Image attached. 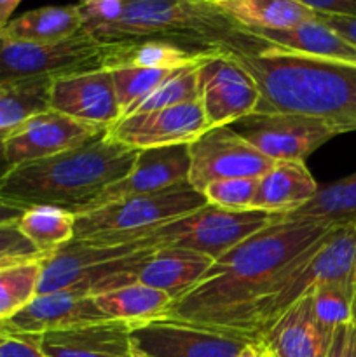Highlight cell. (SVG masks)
<instances>
[{"label":"cell","mask_w":356,"mask_h":357,"mask_svg":"<svg viewBox=\"0 0 356 357\" xmlns=\"http://www.w3.org/2000/svg\"><path fill=\"white\" fill-rule=\"evenodd\" d=\"M318 187L306 162L279 160L257 180L253 209L286 215L311 201Z\"/></svg>","instance_id":"obj_22"},{"label":"cell","mask_w":356,"mask_h":357,"mask_svg":"<svg viewBox=\"0 0 356 357\" xmlns=\"http://www.w3.org/2000/svg\"><path fill=\"white\" fill-rule=\"evenodd\" d=\"M47 255L40 253L23 234L16 223L0 225V267L13 264H21L28 260H38Z\"/></svg>","instance_id":"obj_36"},{"label":"cell","mask_w":356,"mask_h":357,"mask_svg":"<svg viewBox=\"0 0 356 357\" xmlns=\"http://www.w3.org/2000/svg\"><path fill=\"white\" fill-rule=\"evenodd\" d=\"M281 215L257 211H230L206 204L205 208L157 229L161 248H184L206 255L213 261Z\"/></svg>","instance_id":"obj_9"},{"label":"cell","mask_w":356,"mask_h":357,"mask_svg":"<svg viewBox=\"0 0 356 357\" xmlns=\"http://www.w3.org/2000/svg\"><path fill=\"white\" fill-rule=\"evenodd\" d=\"M234 357H272V356L271 352L267 351V347L264 345V342L260 340V337H258L257 340L250 342V344H248L239 354Z\"/></svg>","instance_id":"obj_43"},{"label":"cell","mask_w":356,"mask_h":357,"mask_svg":"<svg viewBox=\"0 0 356 357\" xmlns=\"http://www.w3.org/2000/svg\"><path fill=\"white\" fill-rule=\"evenodd\" d=\"M314 14L356 17V0H297Z\"/></svg>","instance_id":"obj_39"},{"label":"cell","mask_w":356,"mask_h":357,"mask_svg":"<svg viewBox=\"0 0 356 357\" xmlns=\"http://www.w3.org/2000/svg\"><path fill=\"white\" fill-rule=\"evenodd\" d=\"M21 0H0V28L6 26Z\"/></svg>","instance_id":"obj_44"},{"label":"cell","mask_w":356,"mask_h":357,"mask_svg":"<svg viewBox=\"0 0 356 357\" xmlns=\"http://www.w3.org/2000/svg\"><path fill=\"white\" fill-rule=\"evenodd\" d=\"M94 300L108 319L126 321L129 324L164 316L173 302L170 295L140 281L101 293L94 296Z\"/></svg>","instance_id":"obj_28"},{"label":"cell","mask_w":356,"mask_h":357,"mask_svg":"<svg viewBox=\"0 0 356 357\" xmlns=\"http://www.w3.org/2000/svg\"><path fill=\"white\" fill-rule=\"evenodd\" d=\"M52 77L0 82V135L28 117L49 110Z\"/></svg>","instance_id":"obj_29"},{"label":"cell","mask_w":356,"mask_h":357,"mask_svg":"<svg viewBox=\"0 0 356 357\" xmlns=\"http://www.w3.org/2000/svg\"><path fill=\"white\" fill-rule=\"evenodd\" d=\"M206 129L209 128L205 112L199 100H195L175 107L124 115L107 129V135L114 142L138 152L161 146L188 145Z\"/></svg>","instance_id":"obj_15"},{"label":"cell","mask_w":356,"mask_h":357,"mask_svg":"<svg viewBox=\"0 0 356 357\" xmlns=\"http://www.w3.org/2000/svg\"><path fill=\"white\" fill-rule=\"evenodd\" d=\"M199 63H194V65H188V66H184V68L175 70L166 80H163V82H161L159 86L149 94V96L143 98L140 103H136L126 115L138 114V112L157 110V108L175 107V105L188 103V101L198 100V65ZM122 117H124V115H122Z\"/></svg>","instance_id":"obj_33"},{"label":"cell","mask_w":356,"mask_h":357,"mask_svg":"<svg viewBox=\"0 0 356 357\" xmlns=\"http://www.w3.org/2000/svg\"><path fill=\"white\" fill-rule=\"evenodd\" d=\"M355 278L356 222H351L334 227L286 268L274 286L255 303L251 330L260 337L265 328L314 288L330 282L355 286Z\"/></svg>","instance_id":"obj_6"},{"label":"cell","mask_w":356,"mask_h":357,"mask_svg":"<svg viewBox=\"0 0 356 357\" xmlns=\"http://www.w3.org/2000/svg\"><path fill=\"white\" fill-rule=\"evenodd\" d=\"M47 357H133L129 323L107 319L40 335Z\"/></svg>","instance_id":"obj_19"},{"label":"cell","mask_w":356,"mask_h":357,"mask_svg":"<svg viewBox=\"0 0 356 357\" xmlns=\"http://www.w3.org/2000/svg\"><path fill=\"white\" fill-rule=\"evenodd\" d=\"M218 9L243 30H286L316 17L297 0H230Z\"/></svg>","instance_id":"obj_26"},{"label":"cell","mask_w":356,"mask_h":357,"mask_svg":"<svg viewBox=\"0 0 356 357\" xmlns=\"http://www.w3.org/2000/svg\"><path fill=\"white\" fill-rule=\"evenodd\" d=\"M213 260L184 248H157L140 272L138 281L177 300L202 281Z\"/></svg>","instance_id":"obj_23"},{"label":"cell","mask_w":356,"mask_h":357,"mask_svg":"<svg viewBox=\"0 0 356 357\" xmlns=\"http://www.w3.org/2000/svg\"><path fill=\"white\" fill-rule=\"evenodd\" d=\"M84 30V21L77 3L72 6H47L28 10L17 17H10L0 35L13 40L56 44L68 40Z\"/></svg>","instance_id":"obj_24"},{"label":"cell","mask_w":356,"mask_h":357,"mask_svg":"<svg viewBox=\"0 0 356 357\" xmlns=\"http://www.w3.org/2000/svg\"><path fill=\"white\" fill-rule=\"evenodd\" d=\"M16 225L40 253L51 255L73 239L75 215L52 206H34L24 209Z\"/></svg>","instance_id":"obj_30"},{"label":"cell","mask_w":356,"mask_h":357,"mask_svg":"<svg viewBox=\"0 0 356 357\" xmlns=\"http://www.w3.org/2000/svg\"><path fill=\"white\" fill-rule=\"evenodd\" d=\"M332 229L281 215L216 258L202 281L173 300L164 316L257 335L251 330L255 303Z\"/></svg>","instance_id":"obj_1"},{"label":"cell","mask_w":356,"mask_h":357,"mask_svg":"<svg viewBox=\"0 0 356 357\" xmlns=\"http://www.w3.org/2000/svg\"><path fill=\"white\" fill-rule=\"evenodd\" d=\"M10 333H13V331L6 326V323H2V321H0V342L6 340Z\"/></svg>","instance_id":"obj_47"},{"label":"cell","mask_w":356,"mask_h":357,"mask_svg":"<svg viewBox=\"0 0 356 357\" xmlns=\"http://www.w3.org/2000/svg\"><path fill=\"white\" fill-rule=\"evenodd\" d=\"M105 132L107 128L77 121L49 108L7 131L3 135V150L7 162L14 167L68 152Z\"/></svg>","instance_id":"obj_14"},{"label":"cell","mask_w":356,"mask_h":357,"mask_svg":"<svg viewBox=\"0 0 356 357\" xmlns=\"http://www.w3.org/2000/svg\"><path fill=\"white\" fill-rule=\"evenodd\" d=\"M283 216L288 220H304L328 227L356 222V173L334 183L318 187L311 201Z\"/></svg>","instance_id":"obj_27"},{"label":"cell","mask_w":356,"mask_h":357,"mask_svg":"<svg viewBox=\"0 0 356 357\" xmlns=\"http://www.w3.org/2000/svg\"><path fill=\"white\" fill-rule=\"evenodd\" d=\"M188 164L191 160L187 145L138 150L131 171L117 183L108 187L91 206V209L103 208L135 195L154 194L175 185L188 183Z\"/></svg>","instance_id":"obj_17"},{"label":"cell","mask_w":356,"mask_h":357,"mask_svg":"<svg viewBox=\"0 0 356 357\" xmlns=\"http://www.w3.org/2000/svg\"><path fill=\"white\" fill-rule=\"evenodd\" d=\"M237 28L218 6L201 0H124L121 16L91 37L103 44L166 40L206 52L222 47Z\"/></svg>","instance_id":"obj_4"},{"label":"cell","mask_w":356,"mask_h":357,"mask_svg":"<svg viewBox=\"0 0 356 357\" xmlns=\"http://www.w3.org/2000/svg\"><path fill=\"white\" fill-rule=\"evenodd\" d=\"M225 49L258 87L253 114H297L325 122L335 135L356 131V65L272 47L237 28Z\"/></svg>","instance_id":"obj_2"},{"label":"cell","mask_w":356,"mask_h":357,"mask_svg":"<svg viewBox=\"0 0 356 357\" xmlns=\"http://www.w3.org/2000/svg\"><path fill=\"white\" fill-rule=\"evenodd\" d=\"M349 330H351V324H342L335 328L325 357H348Z\"/></svg>","instance_id":"obj_41"},{"label":"cell","mask_w":356,"mask_h":357,"mask_svg":"<svg viewBox=\"0 0 356 357\" xmlns=\"http://www.w3.org/2000/svg\"><path fill=\"white\" fill-rule=\"evenodd\" d=\"M257 82L225 51L218 47L198 65V100L208 128L232 126L258 105Z\"/></svg>","instance_id":"obj_12"},{"label":"cell","mask_w":356,"mask_h":357,"mask_svg":"<svg viewBox=\"0 0 356 357\" xmlns=\"http://www.w3.org/2000/svg\"><path fill=\"white\" fill-rule=\"evenodd\" d=\"M42 260L0 267V321H7L27 307L38 293Z\"/></svg>","instance_id":"obj_31"},{"label":"cell","mask_w":356,"mask_h":357,"mask_svg":"<svg viewBox=\"0 0 356 357\" xmlns=\"http://www.w3.org/2000/svg\"><path fill=\"white\" fill-rule=\"evenodd\" d=\"M107 319L94 296L73 291H52L37 295L27 307L3 323L13 333L44 335Z\"/></svg>","instance_id":"obj_18"},{"label":"cell","mask_w":356,"mask_h":357,"mask_svg":"<svg viewBox=\"0 0 356 357\" xmlns=\"http://www.w3.org/2000/svg\"><path fill=\"white\" fill-rule=\"evenodd\" d=\"M257 180L255 178L218 180L209 183L201 194L205 195L206 202L215 208L230 209V211H248V209H253Z\"/></svg>","instance_id":"obj_35"},{"label":"cell","mask_w":356,"mask_h":357,"mask_svg":"<svg viewBox=\"0 0 356 357\" xmlns=\"http://www.w3.org/2000/svg\"><path fill=\"white\" fill-rule=\"evenodd\" d=\"M215 51V49H213ZM208 52H195L166 40H138L108 44L103 68L178 70L205 59Z\"/></svg>","instance_id":"obj_25"},{"label":"cell","mask_w":356,"mask_h":357,"mask_svg":"<svg viewBox=\"0 0 356 357\" xmlns=\"http://www.w3.org/2000/svg\"><path fill=\"white\" fill-rule=\"evenodd\" d=\"M24 209L17 208V206L9 204V202L0 199V225H7V223H16L21 218Z\"/></svg>","instance_id":"obj_42"},{"label":"cell","mask_w":356,"mask_h":357,"mask_svg":"<svg viewBox=\"0 0 356 357\" xmlns=\"http://www.w3.org/2000/svg\"><path fill=\"white\" fill-rule=\"evenodd\" d=\"M49 108L107 129L122 117L112 72L107 68L52 77Z\"/></svg>","instance_id":"obj_16"},{"label":"cell","mask_w":356,"mask_h":357,"mask_svg":"<svg viewBox=\"0 0 356 357\" xmlns=\"http://www.w3.org/2000/svg\"><path fill=\"white\" fill-rule=\"evenodd\" d=\"M316 17L356 47V17L325 16V14H316Z\"/></svg>","instance_id":"obj_40"},{"label":"cell","mask_w":356,"mask_h":357,"mask_svg":"<svg viewBox=\"0 0 356 357\" xmlns=\"http://www.w3.org/2000/svg\"><path fill=\"white\" fill-rule=\"evenodd\" d=\"M156 250L149 237L121 244L68 243L42 260L37 295L73 291L96 296L138 282Z\"/></svg>","instance_id":"obj_5"},{"label":"cell","mask_w":356,"mask_h":357,"mask_svg":"<svg viewBox=\"0 0 356 357\" xmlns=\"http://www.w3.org/2000/svg\"><path fill=\"white\" fill-rule=\"evenodd\" d=\"M348 357H356V321H353L351 330H349Z\"/></svg>","instance_id":"obj_46"},{"label":"cell","mask_w":356,"mask_h":357,"mask_svg":"<svg viewBox=\"0 0 356 357\" xmlns=\"http://www.w3.org/2000/svg\"><path fill=\"white\" fill-rule=\"evenodd\" d=\"M201 2H206V3H213V6H218V3H223V2H230V0H201Z\"/></svg>","instance_id":"obj_48"},{"label":"cell","mask_w":356,"mask_h":357,"mask_svg":"<svg viewBox=\"0 0 356 357\" xmlns=\"http://www.w3.org/2000/svg\"><path fill=\"white\" fill-rule=\"evenodd\" d=\"M257 338L168 316L129 324L133 357H234Z\"/></svg>","instance_id":"obj_8"},{"label":"cell","mask_w":356,"mask_h":357,"mask_svg":"<svg viewBox=\"0 0 356 357\" xmlns=\"http://www.w3.org/2000/svg\"><path fill=\"white\" fill-rule=\"evenodd\" d=\"M0 357H47L40 349V335L10 333L0 342Z\"/></svg>","instance_id":"obj_38"},{"label":"cell","mask_w":356,"mask_h":357,"mask_svg":"<svg viewBox=\"0 0 356 357\" xmlns=\"http://www.w3.org/2000/svg\"><path fill=\"white\" fill-rule=\"evenodd\" d=\"M332 335L316 323L306 295L265 328L260 340L272 357H325Z\"/></svg>","instance_id":"obj_20"},{"label":"cell","mask_w":356,"mask_h":357,"mask_svg":"<svg viewBox=\"0 0 356 357\" xmlns=\"http://www.w3.org/2000/svg\"><path fill=\"white\" fill-rule=\"evenodd\" d=\"M136 153L105 132L68 152L10 167L0 180V199L21 209L52 206L80 215L131 171Z\"/></svg>","instance_id":"obj_3"},{"label":"cell","mask_w":356,"mask_h":357,"mask_svg":"<svg viewBox=\"0 0 356 357\" xmlns=\"http://www.w3.org/2000/svg\"><path fill=\"white\" fill-rule=\"evenodd\" d=\"M10 169L9 162H7L6 150H3V135H0V180L7 174V171Z\"/></svg>","instance_id":"obj_45"},{"label":"cell","mask_w":356,"mask_h":357,"mask_svg":"<svg viewBox=\"0 0 356 357\" xmlns=\"http://www.w3.org/2000/svg\"><path fill=\"white\" fill-rule=\"evenodd\" d=\"M230 128L272 162H306L314 150L337 136L325 122L297 114H251Z\"/></svg>","instance_id":"obj_13"},{"label":"cell","mask_w":356,"mask_h":357,"mask_svg":"<svg viewBox=\"0 0 356 357\" xmlns=\"http://www.w3.org/2000/svg\"><path fill=\"white\" fill-rule=\"evenodd\" d=\"M243 30V28H241ZM251 37L295 54L356 65V47L344 37L321 23L318 17L307 20L286 30H244Z\"/></svg>","instance_id":"obj_21"},{"label":"cell","mask_w":356,"mask_h":357,"mask_svg":"<svg viewBox=\"0 0 356 357\" xmlns=\"http://www.w3.org/2000/svg\"><path fill=\"white\" fill-rule=\"evenodd\" d=\"M107 51L108 44L96 40L84 30L56 44L13 40L0 35V82L103 68Z\"/></svg>","instance_id":"obj_10"},{"label":"cell","mask_w":356,"mask_h":357,"mask_svg":"<svg viewBox=\"0 0 356 357\" xmlns=\"http://www.w3.org/2000/svg\"><path fill=\"white\" fill-rule=\"evenodd\" d=\"M208 204L188 183L154 194L135 195L75 215L73 239L80 244H121L142 241L152 230L191 215Z\"/></svg>","instance_id":"obj_7"},{"label":"cell","mask_w":356,"mask_h":357,"mask_svg":"<svg viewBox=\"0 0 356 357\" xmlns=\"http://www.w3.org/2000/svg\"><path fill=\"white\" fill-rule=\"evenodd\" d=\"M124 0H79L77 7L84 21V31L94 33L100 28L114 23L121 16Z\"/></svg>","instance_id":"obj_37"},{"label":"cell","mask_w":356,"mask_h":357,"mask_svg":"<svg viewBox=\"0 0 356 357\" xmlns=\"http://www.w3.org/2000/svg\"><path fill=\"white\" fill-rule=\"evenodd\" d=\"M115 94H117L121 114L126 115L136 103L149 96L163 80H166L175 70L150 68H112Z\"/></svg>","instance_id":"obj_34"},{"label":"cell","mask_w":356,"mask_h":357,"mask_svg":"<svg viewBox=\"0 0 356 357\" xmlns=\"http://www.w3.org/2000/svg\"><path fill=\"white\" fill-rule=\"evenodd\" d=\"M355 321H356V278H355Z\"/></svg>","instance_id":"obj_49"},{"label":"cell","mask_w":356,"mask_h":357,"mask_svg":"<svg viewBox=\"0 0 356 357\" xmlns=\"http://www.w3.org/2000/svg\"><path fill=\"white\" fill-rule=\"evenodd\" d=\"M187 149L191 160L187 181L198 192H202L209 183L218 180H257L274 164L230 126L206 129L201 136L188 143Z\"/></svg>","instance_id":"obj_11"},{"label":"cell","mask_w":356,"mask_h":357,"mask_svg":"<svg viewBox=\"0 0 356 357\" xmlns=\"http://www.w3.org/2000/svg\"><path fill=\"white\" fill-rule=\"evenodd\" d=\"M309 295L314 319L328 333L355 321V286L330 282L318 286Z\"/></svg>","instance_id":"obj_32"}]
</instances>
